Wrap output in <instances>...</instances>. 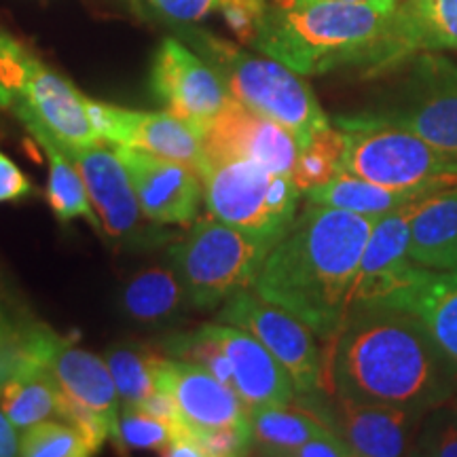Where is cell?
Listing matches in <instances>:
<instances>
[{
	"instance_id": "277c9868",
	"label": "cell",
	"mask_w": 457,
	"mask_h": 457,
	"mask_svg": "<svg viewBox=\"0 0 457 457\" xmlns=\"http://www.w3.org/2000/svg\"><path fill=\"white\" fill-rule=\"evenodd\" d=\"M180 37L219 72L231 98L284 125L301 146L330 125L312 87L293 68L265 54H250L202 28H182Z\"/></svg>"
},
{
	"instance_id": "52a82bcc",
	"label": "cell",
	"mask_w": 457,
	"mask_h": 457,
	"mask_svg": "<svg viewBox=\"0 0 457 457\" xmlns=\"http://www.w3.org/2000/svg\"><path fill=\"white\" fill-rule=\"evenodd\" d=\"M0 111L13 114L21 125L43 123L64 146L100 140L81 91L4 28H0Z\"/></svg>"
},
{
	"instance_id": "f35d334b",
	"label": "cell",
	"mask_w": 457,
	"mask_h": 457,
	"mask_svg": "<svg viewBox=\"0 0 457 457\" xmlns=\"http://www.w3.org/2000/svg\"><path fill=\"white\" fill-rule=\"evenodd\" d=\"M13 328H15V324L11 322L9 316H7V313H4V310H3V305H0V337L7 335L9 330H13Z\"/></svg>"
},
{
	"instance_id": "1f68e13d",
	"label": "cell",
	"mask_w": 457,
	"mask_h": 457,
	"mask_svg": "<svg viewBox=\"0 0 457 457\" xmlns=\"http://www.w3.org/2000/svg\"><path fill=\"white\" fill-rule=\"evenodd\" d=\"M96 451L81 430L66 421H38L20 432V455L26 457H87Z\"/></svg>"
},
{
	"instance_id": "d590c367",
	"label": "cell",
	"mask_w": 457,
	"mask_h": 457,
	"mask_svg": "<svg viewBox=\"0 0 457 457\" xmlns=\"http://www.w3.org/2000/svg\"><path fill=\"white\" fill-rule=\"evenodd\" d=\"M30 193L32 185L24 171L17 168L4 153H0V204L17 202Z\"/></svg>"
},
{
	"instance_id": "8992f818",
	"label": "cell",
	"mask_w": 457,
	"mask_h": 457,
	"mask_svg": "<svg viewBox=\"0 0 457 457\" xmlns=\"http://www.w3.org/2000/svg\"><path fill=\"white\" fill-rule=\"evenodd\" d=\"M273 245L210 214L193 222L187 236L171 245L170 261L188 303L197 310H214L239 290L253 288Z\"/></svg>"
},
{
	"instance_id": "7402d4cb",
	"label": "cell",
	"mask_w": 457,
	"mask_h": 457,
	"mask_svg": "<svg viewBox=\"0 0 457 457\" xmlns=\"http://www.w3.org/2000/svg\"><path fill=\"white\" fill-rule=\"evenodd\" d=\"M379 305L413 313L457 364V270H426L413 284L404 286Z\"/></svg>"
},
{
	"instance_id": "9a60e30c",
	"label": "cell",
	"mask_w": 457,
	"mask_h": 457,
	"mask_svg": "<svg viewBox=\"0 0 457 457\" xmlns=\"http://www.w3.org/2000/svg\"><path fill=\"white\" fill-rule=\"evenodd\" d=\"M64 151L81 174L102 231L121 244H134L136 239L146 242L153 227L142 222L145 212L117 148L108 146L104 140H96L83 146H64Z\"/></svg>"
},
{
	"instance_id": "4fadbf2b",
	"label": "cell",
	"mask_w": 457,
	"mask_h": 457,
	"mask_svg": "<svg viewBox=\"0 0 457 457\" xmlns=\"http://www.w3.org/2000/svg\"><path fill=\"white\" fill-rule=\"evenodd\" d=\"M151 89L170 112L205 129L231 102L225 83L191 45L163 38L151 66Z\"/></svg>"
},
{
	"instance_id": "d6986e66",
	"label": "cell",
	"mask_w": 457,
	"mask_h": 457,
	"mask_svg": "<svg viewBox=\"0 0 457 457\" xmlns=\"http://www.w3.org/2000/svg\"><path fill=\"white\" fill-rule=\"evenodd\" d=\"M231 367V390L248 409L288 404L296 396L293 377L262 343L233 324H204Z\"/></svg>"
},
{
	"instance_id": "74e56055",
	"label": "cell",
	"mask_w": 457,
	"mask_h": 457,
	"mask_svg": "<svg viewBox=\"0 0 457 457\" xmlns=\"http://www.w3.org/2000/svg\"><path fill=\"white\" fill-rule=\"evenodd\" d=\"M20 455V430L11 424L9 417L0 409V457Z\"/></svg>"
},
{
	"instance_id": "f1b7e54d",
	"label": "cell",
	"mask_w": 457,
	"mask_h": 457,
	"mask_svg": "<svg viewBox=\"0 0 457 457\" xmlns=\"http://www.w3.org/2000/svg\"><path fill=\"white\" fill-rule=\"evenodd\" d=\"M155 9L179 24H195L220 13L242 43L253 41L267 0H151Z\"/></svg>"
},
{
	"instance_id": "4dcf8cb0",
	"label": "cell",
	"mask_w": 457,
	"mask_h": 457,
	"mask_svg": "<svg viewBox=\"0 0 457 457\" xmlns=\"http://www.w3.org/2000/svg\"><path fill=\"white\" fill-rule=\"evenodd\" d=\"M343 153H345V134L339 125L318 129L310 142L301 146L295 168L290 171L301 193L327 185L330 179H335L341 171Z\"/></svg>"
},
{
	"instance_id": "2e32d148",
	"label": "cell",
	"mask_w": 457,
	"mask_h": 457,
	"mask_svg": "<svg viewBox=\"0 0 457 457\" xmlns=\"http://www.w3.org/2000/svg\"><path fill=\"white\" fill-rule=\"evenodd\" d=\"M136 188L140 208L155 225H191L204 197V179L191 165L131 146H114Z\"/></svg>"
},
{
	"instance_id": "83f0119b",
	"label": "cell",
	"mask_w": 457,
	"mask_h": 457,
	"mask_svg": "<svg viewBox=\"0 0 457 457\" xmlns=\"http://www.w3.org/2000/svg\"><path fill=\"white\" fill-rule=\"evenodd\" d=\"M0 409L24 432L38 421L62 420V394L41 367H32L0 390Z\"/></svg>"
},
{
	"instance_id": "ba28073f",
	"label": "cell",
	"mask_w": 457,
	"mask_h": 457,
	"mask_svg": "<svg viewBox=\"0 0 457 457\" xmlns=\"http://www.w3.org/2000/svg\"><path fill=\"white\" fill-rule=\"evenodd\" d=\"M202 179L210 214L267 242L278 244L299 214L303 193L293 176L253 159L205 157Z\"/></svg>"
},
{
	"instance_id": "8d00e7d4",
	"label": "cell",
	"mask_w": 457,
	"mask_h": 457,
	"mask_svg": "<svg viewBox=\"0 0 457 457\" xmlns=\"http://www.w3.org/2000/svg\"><path fill=\"white\" fill-rule=\"evenodd\" d=\"M353 451L350 449L343 438L335 430H328L320 436L312 438L299 449L293 451L290 457H352Z\"/></svg>"
},
{
	"instance_id": "30bf717a",
	"label": "cell",
	"mask_w": 457,
	"mask_h": 457,
	"mask_svg": "<svg viewBox=\"0 0 457 457\" xmlns=\"http://www.w3.org/2000/svg\"><path fill=\"white\" fill-rule=\"evenodd\" d=\"M157 381L174 403L176 428L197 438L210 457L253 451L248 407L208 369L188 360L162 358Z\"/></svg>"
},
{
	"instance_id": "b9f144b4",
	"label": "cell",
	"mask_w": 457,
	"mask_h": 457,
	"mask_svg": "<svg viewBox=\"0 0 457 457\" xmlns=\"http://www.w3.org/2000/svg\"><path fill=\"white\" fill-rule=\"evenodd\" d=\"M398 3H400V0H398Z\"/></svg>"
},
{
	"instance_id": "f546056e",
	"label": "cell",
	"mask_w": 457,
	"mask_h": 457,
	"mask_svg": "<svg viewBox=\"0 0 457 457\" xmlns=\"http://www.w3.org/2000/svg\"><path fill=\"white\" fill-rule=\"evenodd\" d=\"M123 407H145L159 392L157 369L162 356L145 347H112L104 353Z\"/></svg>"
},
{
	"instance_id": "8fae6325",
	"label": "cell",
	"mask_w": 457,
	"mask_h": 457,
	"mask_svg": "<svg viewBox=\"0 0 457 457\" xmlns=\"http://www.w3.org/2000/svg\"><path fill=\"white\" fill-rule=\"evenodd\" d=\"M219 322L256 337L293 377L296 394L312 396L327 384V369L316 333L303 320L273 305L254 288L239 290L220 305Z\"/></svg>"
},
{
	"instance_id": "4316f807",
	"label": "cell",
	"mask_w": 457,
	"mask_h": 457,
	"mask_svg": "<svg viewBox=\"0 0 457 457\" xmlns=\"http://www.w3.org/2000/svg\"><path fill=\"white\" fill-rule=\"evenodd\" d=\"M121 303L129 318L165 322L188 303V296L174 267H148L125 284Z\"/></svg>"
},
{
	"instance_id": "cb8c5ba5",
	"label": "cell",
	"mask_w": 457,
	"mask_h": 457,
	"mask_svg": "<svg viewBox=\"0 0 457 457\" xmlns=\"http://www.w3.org/2000/svg\"><path fill=\"white\" fill-rule=\"evenodd\" d=\"M24 129L38 142L47 155L49 163V185H47V199L51 210L60 222H71L74 219H83L96 231H102V222L96 214L94 205L89 202L87 188L74 168L72 159L62 146V142L51 134L49 128L43 123H28Z\"/></svg>"
},
{
	"instance_id": "6da1fadb",
	"label": "cell",
	"mask_w": 457,
	"mask_h": 457,
	"mask_svg": "<svg viewBox=\"0 0 457 457\" xmlns=\"http://www.w3.org/2000/svg\"><path fill=\"white\" fill-rule=\"evenodd\" d=\"M337 398L428 411L457 396V364L413 313L352 307L328 364Z\"/></svg>"
},
{
	"instance_id": "e575fe53",
	"label": "cell",
	"mask_w": 457,
	"mask_h": 457,
	"mask_svg": "<svg viewBox=\"0 0 457 457\" xmlns=\"http://www.w3.org/2000/svg\"><path fill=\"white\" fill-rule=\"evenodd\" d=\"M32 367L38 364L32 356L28 327H15L0 337V390Z\"/></svg>"
},
{
	"instance_id": "5b68a950",
	"label": "cell",
	"mask_w": 457,
	"mask_h": 457,
	"mask_svg": "<svg viewBox=\"0 0 457 457\" xmlns=\"http://www.w3.org/2000/svg\"><path fill=\"white\" fill-rule=\"evenodd\" d=\"M337 125L345 134L341 171L394 191L457 185V157L381 114L339 119Z\"/></svg>"
},
{
	"instance_id": "d4e9b609",
	"label": "cell",
	"mask_w": 457,
	"mask_h": 457,
	"mask_svg": "<svg viewBox=\"0 0 457 457\" xmlns=\"http://www.w3.org/2000/svg\"><path fill=\"white\" fill-rule=\"evenodd\" d=\"M253 449L267 455L290 457L295 449L333 428L307 411L288 404H265L248 409Z\"/></svg>"
},
{
	"instance_id": "836d02e7",
	"label": "cell",
	"mask_w": 457,
	"mask_h": 457,
	"mask_svg": "<svg viewBox=\"0 0 457 457\" xmlns=\"http://www.w3.org/2000/svg\"><path fill=\"white\" fill-rule=\"evenodd\" d=\"M413 455L457 457V411L451 400L424 415L415 438Z\"/></svg>"
},
{
	"instance_id": "e0dca14e",
	"label": "cell",
	"mask_w": 457,
	"mask_h": 457,
	"mask_svg": "<svg viewBox=\"0 0 457 457\" xmlns=\"http://www.w3.org/2000/svg\"><path fill=\"white\" fill-rule=\"evenodd\" d=\"M205 157H242L276 174H290L299 157L296 136L265 114L231 102L202 131Z\"/></svg>"
},
{
	"instance_id": "3957f363",
	"label": "cell",
	"mask_w": 457,
	"mask_h": 457,
	"mask_svg": "<svg viewBox=\"0 0 457 457\" xmlns=\"http://www.w3.org/2000/svg\"><path fill=\"white\" fill-rule=\"evenodd\" d=\"M398 0H267L250 45L303 77L392 68Z\"/></svg>"
},
{
	"instance_id": "5bb4252c",
	"label": "cell",
	"mask_w": 457,
	"mask_h": 457,
	"mask_svg": "<svg viewBox=\"0 0 457 457\" xmlns=\"http://www.w3.org/2000/svg\"><path fill=\"white\" fill-rule=\"evenodd\" d=\"M85 108L100 140L114 146L151 151L155 155L191 165L202 174L205 165L204 136L179 114L170 111H129L123 106L91 100L87 96H85Z\"/></svg>"
},
{
	"instance_id": "603a6c76",
	"label": "cell",
	"mask_w": 457,
	"mask_h": 457,
	"mask_svg": "<svg viewBox=\"0 0 457 457\" xmlns=\"http://www.w3.org/2000/svg\"><path fill=\"white\" fill-rule=\"evenodd\" d=\"M424 51H457V0H400L392 66Z\"/></svg>"
},
{
	"instance_id": "60d3db41",
	"label": "cell",
	"mask_w": 457,
	"mask_h": 457,
	"mask_svg": "<svg viewBox=\"0 0 457 457\" xmlns=\"http://www.w3.org/2000/svg\"><path fill=\"white\" fill-rule=\"evenodd\" d=\"M451 404H453V407H455V411H457V396H455L453 400H451Z\"/></svg>"
},
{
	"instance_id": "ffe728a7",
	"label": "cell",
	"mask_w": 457,
	"mask_h": 457,
	"mask_svg": "<svg viewBox=\"0 0 457 457\" xmlns=\"http://www.w3.org/2000/svg\"><path fill=\"white\" fill-rule=\"evenodd\" d=\"M333 430L356 457L413 455L424 411L387 403H358L337 398Z\"/></svg>"
},
{
	"instance_id": "ac0fdd59",
	"label": "cell",
	"mask_w": 457,
	"mask_h": 457,
	"mask_svg": "<svg viewBox=\"0 0 457 457\" xmlns=\"http://www.w3.org/2000/svg\"><path fill=\"white\" fill-rule=\"evenodd\" d=\"M413 202L377 219L353 279L350 310L379 305L426 271L409 256V210Z\"/></svg>"
},
{
	"instance_id": "d6a6232c",
	"label": "cell",
	"mask_w": 457,
	"mask_h": 457,
	"mask_svg": "<svg viewBox=\"0 0 457 457\" xmlns=\"http://www.w3.org/2000/svg\"><path fill=\"white\" fill-rule=\"evenodd\" d=\"M176 434V426L151 411L140 407H123L119 413L112 438L121 447L146 449L163 453Z\"/></svg>"
},
{
	"instance_id": "7c38bea8",
	"label": "cell",
	"mask_w": 457,
	"mask_h": 457,
	"mask_svg": "<svg viewBox=\"0 0 457 457\" xmlns=\"http://www.w3.org/2000/svg\"><path fill=\"white\" fill-rule=\"evenodd\" d=\"M421 136L438 151L457 157V64L441 51L413 55L404 100L381 114Z\"/></svg>"
},
{
	"instance_id": "ab89813d",
	"label": "cell",
	"mask_w": 457,
	"mask_h": 457,
	"mask_svg": "<svg viewBox=\"0 0 457 457\" xmlns=\"http://www.w3.org/2000/svg\"><path fill=\"white\" fill-rule=\"evenodd\" d=\"M345 3H370V0H345Z\"/></svg>"
},
{
	"instance_id": "484cf974",
	"label": "cell",
	"mask_w": 457,
	"mask_h": 457,
	"mask_svg": "<svg viewBox=\"0 0 457 457\" xmlns=\"http://www.w3.org/2000/svg\"><path fill=\"white\" fill-rule=\"evenodd\" d=\"M426 193L430 191H394V188L379 187L375 182L347 174V171H339L327 185L310 188L303 195L312 204L330 205V208L345 210V212L379 219V216L394 212V210L403 208V205L426 195Z\"/></svg>"
},
{
	"instance_id": "9c48e42d",
	"label": "cell",
	"mask_w": 457,
	"mask_h": 457,
	"mask_svg": "<svg viewBox=\"0 0 457 457\" xmlns=\"http://www.w3.org/2000/svg\"><path fill=\"white\" fill-rule=\"evenodd\" d=\"M34 362L62 394V421L83 432L94 451L112 438L121 398L106 360L60 337L45 324H28Z\"/></svg>"
},
{
	"instance_id": "7a4b0ae2",
	"label": "cell",
	"mask_w": 457,
	"mask_h": 457,
	"mask_svg": "<svg viewBox=\"0 0 457 457\" xmlns=\"http://www.w3.org/2000/svg\"><path fill=\"white\" fill-rule=\"evenodd\" d=\"M375 222V216L307 202L270 250L253 288L303 320L320 339L335 341Z\"/></svg>"
},
{
	"instance_id": "44dd1931",
	"label": "cell",
	"mask_w": 457,
	"mask_h": 457,
	"mask_svg": "<svg viewBox=\"0 0 457 457\" xmlns=\"http://www.w3.org/2000/svg\"><path fill=\"white\" fill-rule=\"evenodd\" d=\"M409 256L424 270H457V185L434 188L411 205Z\"/></svg>"
}]
</instances>
